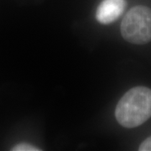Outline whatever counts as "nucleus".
I'll return each mask as SVG.
<instances>
[{
	"label": "nucleus",
	"mask_w": 151,
	"mask_h": 151,
	"mask_svg": "<svg viewBox=\"0 0 151 151\" xmlns=\"http://www.w3.org/2000/svg\"><path fill=\"white\" fill-rule=\"evenodd\" d=\"M115 117L124 128H136L151 117V89L145 86L131 88L119 100Z\"/></svg>",
	"instance_id": "obj_1"
},
{
	"label": "nucleus",
	"mask_w": 151,
	"mask_h": 151,
	"mask_svg": "<svg viewBox=\"0 0 151 151\" xmlns=\"http://www.w3.org/2000/svg\"><path fill=\"white\" fill-rule=\"evenodd\" d=\"M13 151H40L41 150L39 149L35 146H33L31 145H29L26 143H23V144H19L17 145L16 146H14L13 149Z\"/></svg>",
	"instance_id": "obj_4"
},
{
	"label": "nucleus",
	"mask_w": 151,
	"mask_h": 151,
	"mask_svg": "<svg viewBox=\"0 0 151 151\" xmlns=\"http://www.w3.org/2000/svg\"><path fill=\"white\" fill-rule=\"evenodd\" d=\"M139 150L140 151H151V136L146 139L139 146Z\"/></svg>",
	"instance_id": "obj_5"
},
{
	"label": "nucleus",
	"mask_w": 151,
	"mask_h": 151,
	"mask_svg": "<svg viewBox=\"0 0 151 151\" xmlns=\"http://www.w3.org/2000/svg\"><path fill=\"white\" fill-rule=\"evenodd\" d=\"M121 34L125 40L145 45L151 40V9L143 5L132 8L121 24Z\"/></svg>",
	"instance_id": "obj_2"
},
{
	"label": "nucleus",
	"mask_w": 151,
	"mask_h": 151,
	"mask_svg": "<svg viewBox=\"0 0 151 151\" xmlns=\"http://www.w3.org/2000/svg\"><path fill=\"white\" fill-rule=\"evenodd\" d=\"M125 7V0H103L97 7L96 19L100 24H111L121 16Z\"/></svg>",
	"instance_id": "obj_3"
}]
</instances>
